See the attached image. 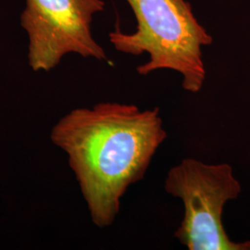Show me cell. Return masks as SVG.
<instances>
[{
  "instance_id": "obj_1",
  "label": "cell",
  "mask_w": 250,
  "mask_h": 250,
  "mask_svg": "<svg viewBox=\"0 0 250 250\" xmlns=\"http://www.w3.org/2000/svg\"><path fill=\"white\" fill-rule=\"evenodd\" d=\"M167 136L159 107L141 109L117 102L76 107L50 132L99 228L113 224L126 191L143 180Z\"/></svg>"
},
{
  "instance_id": "obj_2",
  "label": "cell",
  "mask_w": 250,
  "mask_h": 250,
  "mask_svg": "<svg viewBox=\"0 0 250 250\" xmlns=\"http://www.w3.org/2000/svg\"><path fill=\"white\" fill-rule=\"evenodd\" d=\"M137 21L134 34L119 30L109 34L116 50L149 61L136 68L140 75L171 70L183 76V88L190 93L202 89L206 79L202 47L212 37L195 17L186 0H126Z\"/></svg>"
},
{
  "instance_id": "obj_3",
  "label": "cell",
  "mask_w": 250,
  "mask_h": 250,
  "mask_svg": "<svg viewBox=\"0 0 250 250\" xmlns=\"http://www.w3.org/2000/svg\"><path fill=\"white\" fill-rule=\"evenodd\" d=\"M164 189L183 202L184 217L174 236L188 250H250V241H232L223 224L224 207L242 190L230 164L186 158L168 171Z\"/></svg>"
},
{
  "instance_id": "obj_4",
  "label": "cell",
  "mask_w": 250,
  "mask_h": 250,
  "mask_svg": "<svg viewBox=\"0 0 250 250\" xmlns=\"http://www.w3.org/2000/svg\"><path fill=\"white\" fill-rule=\"evenodd\" d=\"M104 9L102 0H26L21 25L28 36L31 69L49 72L71 53L107 62L91 32L93 15Z\"/></svg>"
}]
</instances>
